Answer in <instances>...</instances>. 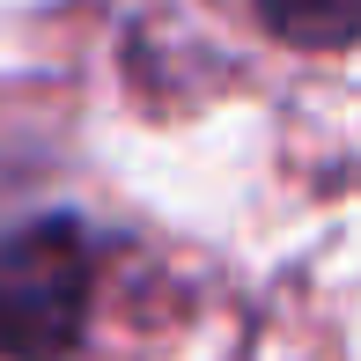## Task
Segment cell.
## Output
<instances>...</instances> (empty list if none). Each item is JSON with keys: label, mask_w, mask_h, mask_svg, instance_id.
Instances as JSON below:
<instances>
[{"label": "cell", "mask_w": 361, "mask_h": 361, "mask_svg": "<svg viewBox=\"0 0 361 361\" xmlns=\"http://www.w3.org/2000/svg\"><path fill=\"white\" fill-rule=\"evenodd\" d=\"M96 258L74 214H44L0 236V361H59L89 324Z\"/></svg>", "instance_id": "6da1fadb"}, {"label": "cell", "mask_w": 361, "mask_h": 361, "mask_svg": "<svg viewBox=\"0 0 361 361\" xmlns=\"http://www.w3.org/2000/svg\"><path fill=\"white\" fill-rule=\"evenodd\" d=\"M258 15L281 44H302V52H332L361 37V0H258Z\"/></svg>", "instance_id": "7a4b0ae2"}]
</instances>
